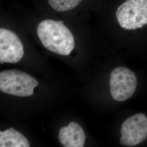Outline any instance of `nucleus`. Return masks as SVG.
I'll return each instance as SVG.
<instances>
[{
  "label": "nucleus",
  "mask_w": 147,
  "mask_h": 147,
  "mask_svg": "<svg viewBox=\"0 0 147 147\" xmlns=\"http://www.w3.org/2000/svg\"><path fill=\"white\" fill-rule=\"evenodd\" d=\"M36 33L43 47L53 53L68 56L75 47L73 35L63 20L50 18L39 20Z\"/></svg>",
  "instance_id": "nucleus-1"
},
{
  "label": "nucleus",
  "mask_w": 147,
  "mask_h": 147,
  "mask_svg": "<svg viewBox=\"0 0 147 147\" xmlns=\"http://www.w3.org/2000/svg\"><path fill=\"white\" fill-rule=\"evenodd\" d=\"M7 11L0 7V63H16L21 60L25 54V46L17 32L9 26L11 13L5 18Z\"/></svg>",
  "instance_id": "nucleus-2"
},
{
  "label": "nucleus",
  "mask_w": 147,
  "mask_h": 147,
  "mask_svg": "<svg viewBox=\"0 0 147 147\" xmlns=\"http://www.w3.org/2000/svg\"><path fill=\"white\" fill-rule=\"evenodd\" d=\"M39 83L29 74L18 70H4L0 73V91L16 96H31Z\"/></svg>",
  "instance_id": "nucleus-3"
},
{
  "label": "nucleus",
  "mask_w": 147,
  "mask_h": 147,
  "mask_svg": "<svg viewBox=\"0 0 147 147\" xmlns=\"http://www.w3.org/2000/svg\"><path fill=\"white\" fill-rule=\"evenodd\" d=\"M116 16L124 29L142 28L147 24V0H126L118 7Z\"/></svg>",
  "instance_id": "nucleus-4"
},
{
  "label": "nucleus",
  "mask_w": 147,
  "mask_h": 147,
  "mask_svg": "<svg viewBox=\"0 0 147 147\" xmlns=\"http://www.w3.org/2000/svg\"><path fill=\"white\" fill-rule=\"evenodd\" d=\"M28 140L20 132L11 127L0 131V147H29Z\"/></svg>",
  "instance_id": "nucleus-5"
},
{
  "label": "nucleus",
  "mask_w": 147,
  "mask_h": 147,
  "mask_svg": "<svg viewBox=\"0 0 147 147\" xmlns=\"http://www.w3.org/2000/svg\"><path fill=\"white\" fill-rule=\"evenodd\" d=\"M83 0H47L49 8L56 13H63L75 9Z\"/></svg>",
  "instance_id": "nucleus-6"
},
{
  "label": "nucleus",
  "mask_w": 147,
  "mask_h": 147,
  "mask_svg": "<svg viewBox=\"0 0 147 147\" xmlns=\"http://www.w3.org/2000/svg\"><path fill=\"white\" fill-rule=\"evenodd\" d=\"M79 132H80V134H82V133H84V130L82 129V128L81 127L79 128Z\"/></svg>",
  "instance_id": "nucleus-7"
}]
</instances>
